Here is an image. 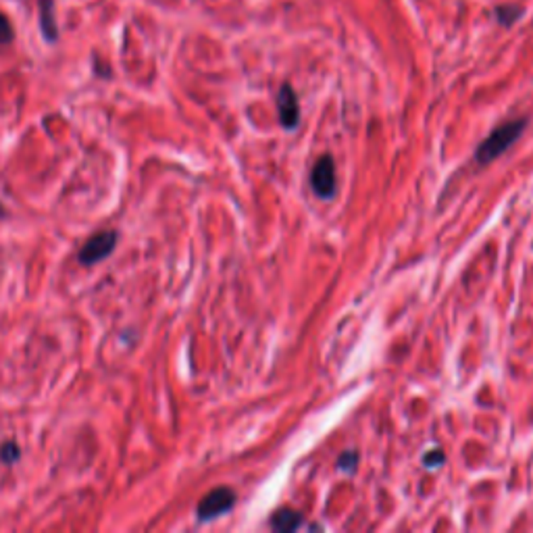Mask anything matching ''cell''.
I'll list each match as a JSON object with an SVG mask.
<instances>
[{"label": "cell", "instance_id": "1", "mask_svg": "<svg viewBox=\"0 0 533 533\" xmlns=\"http://www.w3.org/2000/svg\"><path fill=\"white\" fill-rule=\"evenodd\" d=\"M523 127H525V121H523V119H519V121H508V123L496 127L494 131L488 136V140L479 146V151H477V160H479L481 165H486V163L498 158L504 151H508V146H512V144L519 140V136L523 134Z\"/></svg>", "mask_w": 533, "mask_h": 533}, {"label": "cell", "instance_id": "2", "mask_svg": "<svg viewBox=\"0 0 533 533\" xmlns=\"http://www.w3.org/2000/svg\"><path fill=\"white\" fill-rule=\"evenodd\" d=\"M115 244H117V231H98L94 233L79 250V263L83 266H92L100 261H105L111 252H113Z\"/></svg>", "mask_w": 533, "mask_h": 533}, {"label": "cell", "instance_id": "3", "mask_svg": "<svg viewBox=\"0 0 533 533\" xmlns=\"http://www.w3.org/2000/svg\"><path fill=\"white\" fill-rule=\"evenodd\" d=\"M233 502H235L233 490H229V488H217V490L209 492V494L200 500V504H198V508H196V515H198L200 521H211V519H215V517L228 512L229 508L233 506Z\"/></svg>", "mask_w": 533, "mask_h": 533}, {"label": "cell", "instance_id": "4", "mask_svg": "<svg viewBox=\"0 0 533 533\" xmlns=\"http://www.w3.org/2000/svg\"><path fill=\"white\" fill-rule=\"evenodd\" d=\"M310 186L321 198H332L336 194V165L329 154L321 156L315 163L310 173Z\"/></svg>", "mask_w": 533, "mask_h": 533}, {"label": "cell", "instance_id": "5", "mask_svg": "<svg viewBox=\"0 0 533 533\" xmlns=\"http://www.w3.org/2000/svg\"><path fill=\"white\" fill-rule=\"evenodd\" d=\"M277 113H279V121L286 129H292L298 125V119H300L298 96L292 90V86H288V83H283L277 92Z\"/></svg>", "mask_w": 533, "mask_h": 533}, {"label": "cell", "instance_id": "6", "mask_svg": "<svg viewBox=\"0 0 533 533\" xmlns=\"http://www.w3.org/2000/svg\"><path fill=\"white\" fill-rule=\"evenodd\" d=\"M40 8V30L48 42H57L59 38V28H57V17H54V0H38Z\"/></svg>", "mask_w": 533, "mask_h": 533}, {"label": "cell", "instance_id": "7", "mask_svg": "<svg viewBox=\"0 0 533 533\" xmlns=\"http://www.w3.org/2000/svg\"><path fill=\"white\" fill-rule=\"evenodd\" d=\"M300 523H303V517H300L298 512H294V510H288V508L277 510V512L273 515V527H275L277 532H296V529L300 527Z\"/></svg>", "mask_w": 533, "mask_h": 533}, {"label": "cell", "instance_id": "8", "mask_svg": "<svg viewBox=\"0 0 533 533\" xmlns=\"http://www.w3.org/2000/svg\"><path fill=\"white\" fill-rule=\"evenodd\" d=\"M496 15H498V21H500L502 25H512V23L523 15V11H521L519 6H500V8L496 11Z\"/></svg>", "mask_w": 533, "mask_h": 533}, {"label": "cell", "instance_id": "9", "mask_svg": "<svg viewBox=\"0 0 533 533\" xmlns=\"http://www.w3.org/2000/svg\"><path fill=\"white\" fill-rule=\"evenodd\" d=\"M15 38V32H13V25L8 21V17L4 13H0V44H8Z\"/></svg>", "mask_w": 533, "mask_h": 533}, {"label": "cell", "instance_id": "10", "mask_svg": "<svg viewBox=\"0 0 533 533\" xmlns=\"http://www.w3.org/2000/svg\"><path fill=\"white\" fill-rule=\"evenodd\" d=\"M0 457L4 462H15L19 458V446L13 444V442H6L2 448H0Z\"/></svg>", "mask_w": 533, "mask_h": 533}, {"label": "cell", "instance_id": "11", "mask_svg": "<svg viewBox=\"0 0 533 533\" xmlns=\"http://www.w3.org/2000/svg\"><path fill=\"white\" fill-rule=\"evenodd\" d=\"M354 462H356V455L354 452H348V455H344L342 458H340V469H352L354 467Z\"/></svg>", "mask_w": 533, "mask_h": 533}, {"label": "cell", "instance_id": "12", "mask_svg": "<svg viewBox=\"0 0 533 533\" xmlns=\"http://www.w3.org/2000/svg\"><path fill=\"white\" fill-rule=\"evenodd\" d=\"M444 460V455L440 452V450H435V452H431L429 457H425V464L427 467H435L438 462H442Z\"/></svg>", "mask_w": 533, "mask_h": 533}]
</instances>
